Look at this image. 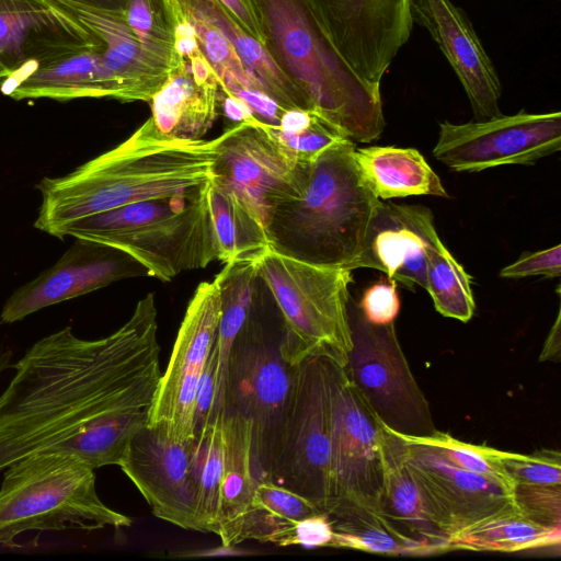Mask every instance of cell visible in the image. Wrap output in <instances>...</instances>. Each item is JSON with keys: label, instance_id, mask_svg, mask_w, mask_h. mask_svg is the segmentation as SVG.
<instances>
[{"label": "cell", "instance_id": "1", "mask_svg": "<svg viewBox=\"0 0 561 561\" xmlns=\"http://www.w3.org/2000/svg\"><path fill=\"white\" fill-rule=\"evenodd\" d=\"M153 294L98 340L66 327L35 342L12 365L0 394V472L104 416L150 410L161 378Z\"/></svg>", "mask_w": 561, "mask_h": 561}, {"label": "cell", "instance_id": "2", "mask_svg": "<svg viewBox=\"0 0 561 561\" xmlns=\"http://www.w3.org/2000/svg\"><path fill=\"white\" fill-rule=\"evenodd\" d=\"M218 142L219 137H167L149 117L126 140L69 174L42 179L34 227L61 239L65 228L80 218L197 187L211 178Z\"/></svg>", "mask_w": 561, "mask_h": 561}, {"label": "cell", "instance_id": "3", "mask_svg": "<svg viewBox=\"0 0 561 561\" xmlns=\"http://www.w3.org/2000/svg\"><path fill=\"white\" fill-rule=\"evenodd\" d=\"M344 139L313 161L304 193L278 204L266 225L268 249L309 264L345 268L360 254L380 203Z\"/></svg>", "mask_w": 561, "mask_h": 561}, {"label": "cell", "instance_id": "4", "mask_svg": "<svg viewBox=\"0 0 561 561\" xmlns=\"http://www.w3.org/2000/svg\"><path fill=\"white\" fill-rule=\"evenodd\" d=\"M263 46L307 98L311 111L353 142L381 135L380 89L364 82L341 57L305 0H253Z\"/></svg>", "mask_w": 561, "mask_h": 561}, {"label": "cell", "instance_id": "5", "mask_svg": "<svg viewBox=\"0 0 561 561\" xmlns=\"http://www.w3.org/2000/svg\"><path fill=\"white\" fill-rule=\"evenodd\" d=\"M208 182L80 218L65 228L61 239L70 236L116 249L163 282L204 268L218 260Z\"/></svg>", "mask_w": 561, "mask_h": 561}, {"label": "cell", "instance_id": "6", "mask_svg": "<svg viewBox=\"0 0 561 561\" xmlns=\"http://www.w3.org/2000/svg\"><path fill=\"white\" fill-rule=\"evenodd\" d=\"M131 519L100 499L94 469L72 455L42 451L3 470L0 545L18 547L30 530L122 528Z\"/></svg>", "mask_w": 561, "mask_h": 561}, {"label": "cell", "instance_id": "7", "mask_svg": "<svg viewBox=\"0 0 561 561\" xmlns=\"http://www.w3.org/2000/svg\"><path fill=\"white\" fill-rule=\"evenodd\" d=\"M256 263L283 321L285 359L299 365L324 355L344 366L352 348L347 313L352 271L309 264L268 248Z\"/></svg>", "mask_w": 561, "mask_h": 561}, {"label": "cell", "instance_id": "8", "mask_svg": "<svg viewBox=\"0 0 561 561\" xmlns=\"http://www.w3.org/2000/svg\"><path fill=\"white\" fill-rule=\"evenodd\" d=\"M257 301L230 350L219 411L251 424L253 462L261 481L268 480L280 448L298 365L283 356L284 328L276 336L259 321Z\"/></svg>", "mask_w": 561, "mask_h": 561}, {"label": "cell", "instance_id": "9", "mask_svg": "<svg viewBox=\"0 0 561 561\" xmlns=\"http://www.w3.org/2000/svg\"><path fill=\"white\" fill-rule=\"evenodd\" d=\"M343 365L312 356L298 365V377L280 448L268 480L294 491L327 514L337 389Z\"/></svg>", "mask_w": 561, "mask_h": 561}, {"label": "cell", "instance_id": "10", "mask_svg": "<svg viewBox=\"0 0 561 561\" xmlns=\"http://www.w3.org/2000/svg\"><path fill=\"white\" fill-rule=\"evenodd\" d=\"M347 313L352 348L344 369L355 390L375 416L394 433L433 434L436 428L430 403L400 346L394 322H368L352 297Z\"/></svg>", "mask_w": 561, "mask_h": 561}, {"label": "cell", "instance_id": "11", "mask_svg": "<svg viewBox=\"0 0 561 561\" xmlns=\"http://www.w3.org/2000/svg\"><path fill=\"white\" fill-rule=\"evenodd\" d=\"M382 485V423L355 390L343 367L330 462L327 515L332 525L366 523L386 529L380 512Z\"/></svg>", "mask_w": 561, "mask_h": 561}, {"label": "cell", "instance_id": "12", "mask_svg": "<svg viewBox=\"0 0 561 561\" xmlns=\"http://www.w3.org/2000/svg\"><path fill=\"white\" fill-rule=\"evenodd\" d=\"M218 137L211 178L231 191L266 229L278 204L304 193L313 161L293 157L260 123H237Z\"/></svg>", "mask_w": 561, "mask_h": 561}, {"label": "cell", "instance_id": "13", "mask_svg": "<svg viewBox=\"0 0 561 561\" xmlns=\"http://www.w3.org/2000/svg\"><path fill=\"white\" fill-rule=\"evenodd\" d=\"M561 149V113L499 115L465 124L442 122L434 157L457 172L533 164Z\"/></svg>", "mask_w": 561, "mask_h": 561}, {"label": "cell", "instance_id": "14", "mask_svg": "<svg viewBox=\"0 0 561 561\" xmlns=\"http://www.w3.org/2000/svg\"><path fill=\"white\" fill-rule=\"evenodd\" d=\"M341 57L368 85L380 89L389 66L410 38L409 0H305Z\"/></svg>", "mask_w": 561, "mask_h": 561}, {"label": "cell", "instance_id": "15", "mask_svg": "<svg viewBox=\"0 0 561 561\" xmlns=\"http://www.w3.org/2000/svg\"><path fill=\"white\" fill-rule=\"evenodd\" d=\"M400 437L407 463L449 540L479 525L519 514L513 491L456 467L414 436Z\"/></svg>", "mask_w": 561, "mask_h": 561}, {"label": "cell", "instance_id": "16", "mask_svg": "<svg viewBox=\"0 0 561 561\" xmlns=\"http://www.w3.org/2000/svg\"><path fill=\"white\" fill-rule=\"evenodd\" d=\"M193 440L170 437L160 425H146L131 439L119 465L152 514L198 531L192 477Z\"/></svg>", "mask_w": 561, "mask_h": 561}, {"label": "cell", "instance_id": "17", "mask_svg": "<svg viewBox=\"0 0 561 561\" xmlns=\"http://www.w3.org/2000/svg\"><path fill=\"white\" fill-rule=\"evenodd\" d=\"M140 267L116 249L77 239L51 267L9 297L0 314L1 322L20 321L43 308L133 277L139 274Z\"/></svg>", "mask_w": 561, "mask_h": 561}, {"label": "cell", "instance_id": "18", "mask_svg": "<svg viewBox=\"0 0 561 561\" xmlns=\"http://www.w3.org/2000/svg\"><path fill=\"white\" fill-rule=\"evenodd\" d=\"M442 247L430 208L380 201L352 271L374 268L410 289L425 288L427 262Z\"/></svg>", "mask_w": 561, "mask_h": 561}, {"label": "cell", "instance_id": "19", "mask_svg": "<svg viewBox=\"0 0 561 561\" xmlns=\"http://www.w3.org/2000/svg\"><path fill=\"white\" fill-rule=\"evenodd\" d=\"M409 7L413 23L430 33L450 64L474 121L501 115L500 77L466 13L450 0H409Z\"/></svg>", "mask_w": 561, "mask_h": 561}, {"label": "cell", "instance_id": "20", "mask_svg": "<svg viewBox=\"0 0 561 561\" xmlns=\"http://www.w3.org/2000/svg\"><path fill=\"white\" fill-rule=\"evenodd\" d=\"M0 92L18 101L65 102L83 98L122 101V89L103 61L100 43L32 59L0 80Z\"/></svg>", "mask_w": 561, "mask_h": 561}, {"label": "cell", "instance_id": "21", "mask_svg": "<svg viewBox=\"0 0 561 561\" xmlns=\"http://www.w3.org/2000/svg\"><path fill=\"white\" fill-rule=\"evenodd\" d=\"M181 57L179 67L150 99V118L167 137L201 140L221 112L224 93L202 50Z\"/></svg>", "mask_w": 561, "mask_h": 561}, {"label": "cell", "instance_id": "22", "mask_svg": "<svg viewBox=\"0 0 561 561\" xmlns=\"http://www.w3.org/2000/svg\"><path fill=\"white\" fill-rule=\"evenodd\" d=\"M383 485L380 503L387 530L420 553L447 552L449 539L437 525L428 500L412 474L399 434L382 424Z\"/></svg>", "mask_w": 561, "mask_h": 561}, {"label": "cell", "instance_id": "23", "mask_svg": "<svg viewBox=\"0 0 561 561\" xmlns=\"http://www.w3.org/2000/svg\"><path fill=\"white\" fill-rule=\"evenodd\" d=\"M99 44L94 35L48 0H0V60L11 72L61 49Z\"/></svg>", "mask_w": 561, "mask_h": 561}, {"label": "cell", "instance_id": "24", "mask_svg": "<svg viewBox=\"0 0 561 561\" xmlns=\"http://www.w3.org/2000/svg\"><path fill=\"white\" fill-rule=\"evenodd\" d=\"M89 30L101 45L103 61L122 89L121 102H149L170 72L142 49L125 13L104 11L69 0H48Z\"/></svg>", "mask_w": 561, "mask_h": 561}, {"label": "cell", "instance_id": "25", "mask_svg": "<svg viewBox=\"0 0 561 561\" xmlns=\"http://www.w3.org/2000/svg\"><path fill=\"white\" fill-rule=\"evenodd\" d=\"M222 413V412H221ZM224 468L217 535L225 546L241 542V531L259 482L252 454V426L222 413Z\"/></svg>", "mask_w": 561, "mask_h": 561}, {"label": "cell", "instance_id": "26", "mask_svg": "<svg viewBox=\"0 0 561 561\" xmlns=\"http://www.w3.org/2000/svg\"><path fill=\"white\" fill-rule=\"evenodd\" d=\"M355 160L379 199L449 195L439 176L414 148L367 146L355 149Z\"/></svg>", "mask_w": 561, "mask_h": 561}, {"label": "cell", "instance_id": "27", "mask_svg": "<svg viewBox=\"0 0 561 561\" xmlns=\"http://www.w3.org/2000/svg\"><path fill=\"white\" fill-rule=\"evenodd\" d=\"M180 8L197 13L230 42L247 71L266 94L286 111L311 106L304 93L277 68L264 46L250 36L218 0H178Z\"/></svg>", "mask_w": 561, "mask_h": 561}, {"label": "cell", "instance_id": "28", "mask_svg": "<svg viewBox=\"0 0 561 561\" xmlns=\"http://www.w3.org/2000/svg\"><path fill=\"white\" fill-rule=\"evenodd\" d=\"M221 314L218 279L202 282L195 289L158 386H167L201 373L217 342Z\"/></svg>", "mask_w": 561, "mask_h": 561}, {"label": "cell", "instance_id": "29", "mask_svg": "<svg viewBox=\"0 0 561 561\" xmlns=\"http://www.w3.org/2000/svg\"><path fill=\"white\" fill-rule=\"evenodd\" d=\"M256 261L257 257L226 263L216 275L221 294V314L216 342L218 387L211 419L220 408L230 350L251 317L263 284Z\"/></svg>", "mask_w": 561, "mask_h": 561}, {"label": "cell", "instance_id": "30", "mask_svg": "<svg viewBox=\"0 0 561 561\" xmlns=\"http://www.w3.org/2000/svg\"><path fill=\"white\" fill-rule=\"evenodd\" d=\"M148 419L149 410L104 416L45 451L72 455L94 470L104 466H119L133 437L148 424Z\"/></svg>", "mask_w": 561, "mask_h": 561}, {"label": "cell", "instance_id": "31", "mask_svg": "<svg viewBox=\"0 0 561 561\" xmlns=\"http://www.w3.org/2000/svg\"><path fill=\"white\" fill-rule=\"evenodd\" d=\"M208 202L218 261L226 264L254 260L268 248L263 225L231 191L213 178L208 182Z\"/></svg>", "mask_w": 561, "mask_h": 561}, {"label": "cell", "instance_id": "32", "mask_svg": "<svg viewBox=\"0 0 561 561\" xmlns=\"http://www.w3.org/2000/svg\"><path fill=\"white\" fill-rule=\"evenodd\" d=\"M319 513L322 512L302 495L271 480H261L253 492L241 541L255 539L284 547L297 522Z\"/></svg>", "mask_w": 561, "mask_h": 561}, {"label": "cell", "instance_id": "33", "mask_svg": "<svg viewBox=\"0 0 561 561\" xmlns=\"http://www.w3.org/2000/svg\"><path fill=\"white\" fill-rule=\"evenodd\" d=\"M191 468L198 531L217 535L224 468L221 411H218L195 436Z\"/></svg>", "mask_w": 561, "mask_h": 561}, {"label": "cell", "instance_id": "34", "mask_svg": "<svg viewBox=\"0 0 561 561\" xmlns=\"http://www.w3.org/2000/svg\"><path fill=\"white\" fill-rule=\"evenodd\" d=\"M561 527H546L516 514L471 528L448 541V551L517 552L559 546Z\"/></svg>", "mask_w": 561, "mask_h": 561}, {"label": "cell", "instance_id": "35", "mask_svg": "<svg viewBox=\"0 0 561 561\" xmlns=\"http://www.w3.org/2000/svg\"><path fill=\"white\" fill-rule=\"evenodd\" d=\"M126 23L145 53L171 72L182 57L176 51V25L164 0H127Z\"/></svg>", "mask_w": 561, "mask_h": 561}, {"label": "cell", "instance_id": "36", "mask_svg": "<svg viewBox=\"0 0 561 561\" xmlns=\"http://www.w3.org/2000/svg\"><path fill=\"white\" fill-rule=\"evenodd\" d=\"M471 276L444 245L432 253L426 267L425 289L444 317L468 322L476 309Z\"/></svg>", "mask_w": 561, "mask_h": 561}, {"label": "cell", "instance_id": "37", "mask_svg": "<svg viewBox=\"0 0 561 561\" xmlns=\"http://www.w3.org/2000/svg\"><path fill=\"white\" fill-rule=\"evenodd\" d=\"M273 139L298 160L312 162L344 137L313 111H286L277 126L264 125Z\"/></svg>", "mask_w": 561, "mask_h": 561}, {"label": "cell", "instance_id": "38", "mask_svg": "<svg viewBox=\"0 0 561 561\" xmlns=\"http://www.w3.org/2000/svg\"><path fill=\"white\" fill-rule=\"evenodd\" d=\"M414 437L438 451L456 467L489 478L514 492L515 484L500 461L501 450L465 443L438 430L428 436Z\"/></svg>", "mask_w": 561, "mask_h": 561}, {"label": "cell", "instance_id": "39", "mask_svg": "<svg viewBox=\"0 0 561 561\" xmlns=\"http://www.w3.org/2000/svg\"><path fill=\"white\" fill-rule=\"evenodd\" d=\"M331 547L391 556H420L419 551L381 526L366 523L334 524Z\"/></svg>", "mask_w": 561, "mask_h": 561}, {"label": "cell", "instance_id": "40", "mask_svg": "<svg viewBox=\"0 0 561 561\" xmlns=\"http://www.w3.org/2000/svg\"><path fill=\"white\" fill-rule=\"evenodd\" d=\"M500 461L514 484L561 485V454L539 449L533 454L500 453Z\"/></svg>", "mask_w": 561, "mask_h": 561}, {"label": "cell", "instance_id": "41", "mask_svg": "<svg viewBox=\"0 0 561 561\" xmlns=\"http://www.w3.org/2000/svg\"><path fill=\"white\" fill-rule=\"evenodd\" d=\"M513 495L525 518L546 527H561V485L515 484Z\"/></svg>", "mask_w": 561, "mask_h": 561}, {"label": "cell", "instance_id": "42", "mask_svg": "<svg viewBox=\"0 0 561 561\" xmlns=\"http://www.w3.org/2000/svg\"><path fill=\"white\" fill-rule=\"evenodd\" d=\"M358 306L373 324L394 322L400 309L397 282L387 278L375 283L364 291Z\"/></svg>", "mask_w": 561, "mask_h": 561}, {"label": "cell", "instance_id": "43", "mask_svg": "<svg viewBox=\"0 0 561 561\" xmlns=\"http://www.w3.org/2000/svg\"><path fill=\"white\" fill-rule=\"evenodd\" d=\"M546 276L549 278L561 275V245L527 252L512 264L500 271L502 278H524L528 276Z\"/></svg>", "mask_w": 561, "mask_h": 561}, {"label": "cell", "instance_id": "44", "mask_svg": "<svg viewBox=\"0 0 561 561\" xmlns=\"http://www.w3.org/2000/svg\"><path fill=\"white\" fill-rule=\"evenodd\" d=\"M218 387V354L215 345L209 354L197 386L195 411H194V434L195 436L210 421Z\"/></svg>", "mask_w": 561, "mask_h": 561}, {"label": "cell", "instance_id": "45", "mask_svg": "<svg viewBox=\"0 0 561 561\" xmlns=\"http://www.w3.org/2000/svg\"><path fill=\"white\" fill-rule=\"evenodd\" d=\"M333 536L331 519L327 514L319 513L297 522L290 529L284 547H331Z\"/></svg>", "mask_w": 561, "mask_h": 561}, {"label": "cell", "instance_id": "46", "mask_svg": "<svg viewBox=\"0 0 561 561\" xmlns=\"http://www.w3.org/2000/svg\"><path fill=\"white\" fill-rule=\"evenodd\" d=\"M237 23L263 45V35L255 13L253 0H218Z\"/></svg>", "mask_w": 561, "mask_h": 561}, {"label": "cell", "instance_id": "47", "mask_svg": "<svg viewBox=\"0 0 561 561\" xmlns=\"http://www.w3.org/2000/svg\"><path fill=\"white\" fill-rule=\"evenodd\" d=\"M561 355V313L560 309L557 313L554 323L552 324L549 334L545 341L539 362L559 360Z\"/></svg>", "mask_w": 561, "mask_h": 561}, {"label": "cell", "instance_id": "48", "mask_svg": "<svg viewBox=\"0 0 561 561\" xmlns=\"http://www.w3.org/2000/svg\"><path fill=\"white\" fill-rule=\"evenodd\" d=\"M104 11L125 13L127 0H69Z\"/></svg>", "mask_w": 561, "mask_h": 561}, {"label": "cell", "instance_id": "49", "mask_svg": "<svg viewBox=\"0 0 561 561\" xmlns=\"http://www.w3.org/2000/svg\"><path fill=\"white\" fill-rule=\"evenodd\" d=\"M242 551L234 548V546H225L216 549L205 550L203 552L198 551V553H190L187 557L192 556H218V554H240Z\"/></svg>", "mask_w": 561, "mask_h": 561}, {"label": "cell", "instance_id": "50", "mask_svg": "<svg viewBox=\"0 0 561 561\" xmlns=\"http://www.w3.org/2000/svg\"><path fill=\"white\" fill-rule=\"evenodd\" d=\"M169 10L171 11L172 13V16L175 21V25H178V23L180 21H182L183 19H185V15L184 13L182 12L181 8H180V4H179V1L178 0H164Z\"/></svg>", "mask_w": 561, "mask_h": 561}, {"label": "cell", "instance_id": "51", "mask_svg": "<svg viewBox=\"0 0 561 561\" xmlns=\"http://www.w3.org/2000/svg\"><path fill=\"white\" fill-rule=\"evenodd\" d=\"M12 351L10 350H1L0 348V374L8 369L11 365Z\"/></svg>", "mask_w": 561, "mask_h": 561}, {"label": "cell", "instance_id": "52", "mask_svg": "<svg viewBox=\"0 0 561 561\" xmlns=\"http://www.w3.org/2000/svg\"><path fill=\"white\" fill-rule=\"evenodd\" d=\"M10 71L5 68V66L0 60V80L5 78Z\"/></svg>", "mask_w": 561, "mask_h": 561}]
</instances>
